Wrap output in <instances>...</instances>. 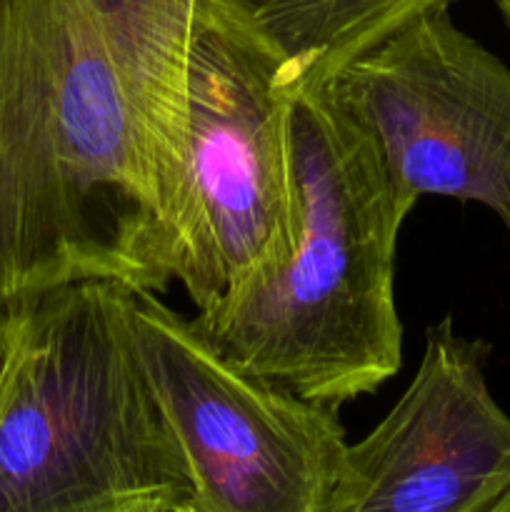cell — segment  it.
Instances as JSON below:
<instances>
[{"label": "cell", "instance_id": "6da1fadb", "mask_svg": "<svg viewBox=\"0 0 510 512\" xmlns=\"http://www.w3.org/2000/svg\"><path fill=\"white\" fill-rule=\"evenodd\" d=\"M200 0H0V305L178 270Z\"/></svg>", "mask_w": 510, "mask_h": 512}, {"label": "cell", "instance_id": "7a4b0ae2", "mask_svg": "<svg viewBox=\"0 0 510 512\" xmlns=\"http://www.w3.org/2000/svg\"><path fill=\"white\" fill-rule=\"evenodd\" d=\"M288 148V255L193 323L240 368L340 408L403 365L395 250L410 208L335 83L293 80Z\"/></svg>", "mask_w": 510, "mask_h": 512}, {"label": "cell", "instance_id": "3957f363", "mask_svg": "<svg viewBox=\"0 0 510 512\" xmlns=\"http://www.w3.org/2000/svg\"><path fill=\"white\" fill-rule=\"evenodd\" d=\"M128 295L85 280L23 305L0 390V512L188 503L178 443L135 353Z\"/></svg>", "mask_w": 510, "mask_h": 512}, {"label": "cell", "instance_id": "277c9868", "mask_svg": "<svg viewBox=\"0 0 510 512\" xmlns=\"http://www.w3.org/2000/svg\"><path fill=\"white\" fill-rule=\"evenodd\" d=\"M285 55L223 0H200L188 58V125L178 200V270L198 313L288 255Z\"/></svg>", "mask_w": 510, "mask_h": 512}, {"label": "cell", "instance_id": "5b68a950", "mask_svg": "<svg viewBox=\"0 0 510 512\" xmlns=\"http://www.w3.org/2000/svg\"><path fill=\"white\" fill-rule=\"evenodd\" d=\"M128 325L185 463V508L328 510L348 450L338 408L240 368L155 293L128 295Z\"/></svg>", "mask_w": 510, "mask_h": 512}, {"label": "cell", "instance_id": "8992f818", "mask_svg": "<svg viewBox=\"0 0 510 512\" xmlns=\"http://www.w3.org/2000/svg\"><path fill=\"white\" fill-rule=\"evenodd\" d=\"M333 83L410 210L423 195L480 203L510 235V65L448 8L405 23Z\"/></svg>", "mask_w": 510, "mask_h": 512}, {"label": "cell", "instance_id": "52a82bcc", "mask_svg": "<svg viewBox=\"0 0 510 512\" xmlns=\"http://www.w3.org/2000/svg\"><path fill=\"white\" fill-rule=\"evenodd\" d=\"M490 345L453 318L425 333L415 378L348 445L325 512H485L510 488V415L485 378Z\"/></svg>", "mask_w": 510, "mask_h": 512}, {"label": "cell", "instance_id": "ba28073f", "mask_svg": "<svg viewBox=\"0 0 510 512\" xmlns=\"http://www.w3.org/2000/svg\"><path fill=\"white\" fill-rule=\"evenodd\" d=\"M288 60L295 80L333 83L355 58L453 0H223Z\"/></svg>", "mask_w": 510, "mask_h": 512}, {"label": "cell", "instance_id": "9c48e42d", "mask_svg": "<svg viewBox=\"0 0 510 512\" xmlns=\"http://www.w3.org/2000/svg\"><path fill=\"white\" fill-rule=\"evenodd\" d=\"M25 305V303H23ZM23 305H0V390L18 345L20 323H23Z\"/></svg>", "mask_w": 510, "mask_h": 512}, {"label": "cell", "instance_id": "30bf717a", "mask_svg": "<svg viewBox=\"0 0 510 512\" xmlns=\"http://www.w3.org/2000/svg\"><path fill=\"white\" fill-rule=\"evenodd\" d=\"M485 512H510V488L505 490V493L500 495V498L495 500V503L490 505V508Z\"/></svg>", "mask_w": 510, "mask_h": 512}, {"label": "cell", "instance_id": "8fae6325", "mask_svg": "<svg viewBox=\"0 0 510 512\" xmlns=\"http://www.w3.org/2000/svg\"><path fill=\"white\" fill-rule=\"evenodd\" d=\"M495 3H498L500 15H503L505 25H508V30H510V0H495Z\"/></svg>", "mask_w": 510, "mask_h": 512}, {"label": "cell", "instance_id": "7c38bea8", "mask_svg": "<svg viewBox=\"0 0 510 512\" xmlns=\"http://www.w3.org/2000/svg\"><path fill=\"white\" fill-rule=\"evenodd\" d=\"M153 512H190L185 505H175V508H168V510H153Z\"/></svg>", "mask_w": 510, "mask_h": 512}]
</instances>
